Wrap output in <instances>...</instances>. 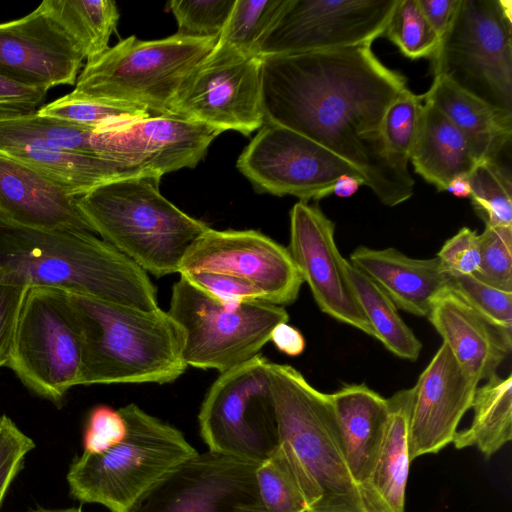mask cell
Returning a JSON list of instances; mask_svg holds the SVG:
<instances>
[{"label": "cell", "instance_id": "4316f807", "mask_svg": "<svg viewBox=\"0 0 512 512\" xmlns=\"http://www.w3.org/2000/svg\"><path fill=\"white\" fill-rule=\"evenodd\" d=\"M422 97L459 129L477 162L497 160L511 140L512 114L466 92L445 76H434Z\"/></svg>", "mask_w": 512, "mask_h": 512}, {"label": "cell", "instance_id": "7402d4cb", "mask_svg": "<svg viewBox=\"0 0 512 512\" xmlns=\"http://www.w3.org/2000/svg\"><path fill=\"white\" fill-rule=\"evenodd\" d=\"M0 154L36 170L75 197L116 180L154 179L137 168L62 149L16 129L7 119L0 120Z\"/></svg>", "mask_w": 512, "mask_h": 512}, {"label": "cell", "instance_id": "3957f363", "mask_svg": "<svg viewBox=\"0 0 512 512\" xmlns=\"http://www.w3.org/2000/svg\"><path fill=\"white\" fill-rule=\"evenodd\" d=\"M67 295L82 339L80 385L165 384L185 372L183 331L168 311Z\"/></svg>", "mask_w": 512, "mask_h": 512}, {"label": "cell", "instance_id": "ffe728a7", "mask_svg": "<svg viewBox=\"0 0 512 512\" xmlns=\"http://www.w3.org/2000/svg\"><path fill=\"white\" fill-rule=\"evenodd\" d=\"M478 384L442 342L412 387L408 432L411 461L452 443L460 420L471 409Z\"/></svg>", "mask_w": 512, "mask_h": 512}, {"label": "cell", "instance_id": "484cf974", "mask_svg": "<svg viewBox=\"0 0 512 512\" xmlns=\"http://www.w3.org/2000/svg\"><path fill=\"white\" fill-rule=\"evenodd\" d=\"M413 388L387 398L388 417L382 445L368 480L359 487L367 512H405L409 475V419Z\"/></svg>", "mask_w": 512, "mask_h": 512}, {"label": "cell", "instance_id": "c3c4849f", "mask_svg": "<svg viewBox=\"0 0 512 512\" xmlns=\"http://www.w3.org/2000/svg\"><path fill=\"white\" fill-rule=\"evenodd\" d=\"M270 341L279 351L292 357L302 354L306 346L302 333L287 322L281 323L273 329Z\"/></svg>", "mask_w": 512, "mask_h": 512}, {"label": "cell", "instance_id": "f1b7e54d", "mask_svg": "<svg viewBox=\"0 0 512 512\" xmlns=\"http://www.w3.org/2000/svg\"><path fill=\"white\" fill-rule=\"evenodd\" d=\"M471 408V425L457 431L452 443L457 449L475 446L488 459L512 439L511 374H495L477 387Z\"/></svg>", "mask_w": 512, "mask_h": 512}, {"label": "cell", "instance_id": "d4e9b609", "mask_svg": "<svg viewBox=\"0 0 512 512\" xmlns=\"http://www.w3.org/2000/svg\"><path fill=\"white\" fill-rule=\"evenodd\" d=\"M351 476L360 487L375 466L387 422V398L367 385L346 384L330 394Z\"/></svg>", "mask_w": 512, "mask_h": 512}, {"label": "cell", "instance_id": "ac0fdd59", "mask_svg": "<svg viewBox=\"0 0 512 512\" xmlns=\"http://www.w3.org/2000/svg\"><path fill=\"white\" fill-rule=\"evenodd\" d=\"M334 223L317 207L297 202L290 211L287 247L322 312L375 338L346 275Z\"/></svg>", "mask_w": 512, "mask_h": 512}, {"label": "cell", "instance_id": "1f68e13d", "mask_svg": "<svg viewBox=\"0 0 512 512\" xmlns=\"http://www.w3.org/2000/svg\"><path fill=\"white\" fill-rule=\"evenodd\" d=\"M288 0H235L218 42L246 55H259L260 47Z\"/></svg>", "mask_w": 512, "mask_h": 512}, {"label": "cell", "instance_id": "2e32d148", "mask_svg": "<svg viewBox=\"0 0 512 512\" xmlns=\"http://www.w3.org/2000/svg\"><path fill=\"white\" fill-rule=\"evenodd\" d=\"M221 134L199 122L150 115L117 120L93 130L95 156L140 169L160 181L169 172L193 168Z\"/></svg>", "mask_w": 512, "mask_h": 512}, {"label": "cell", "instance_id": "8d00e7d4", "mask_svg": "<svg viewBox=\"0 0 512 512\" xmlns=\"http://www.w3.org/2000/svg\"><path fill=\"white\" fill-rule=\"evenodd\" d=\"M38 114L96 129L122 119L142 118L150 114L137 106L113 102L72 98L68 94L37 110Z\"/></svg>", "mask_w": 512, "mask_h": 512}, {"label": "cell", "instance_id": "d6a6232c", "mask_svg": "<svg viewBox=\"0 0 512 512\" xmlns=\"http://www.w3.org/2000/svg\"><path fill=\"white\" fill-rule=\"evenodd\" d=\"M470 199L485 226L512 227V182L497 160L478 162L468 175Z\"/></svg>", "mask_w": 512, "mask_h": 512}, {"label": "cell", "instance_id": "f6af8a7d", "mask_svg": "<svg viewBox=\"0 0 512 512\" xmlns=\"http://www.w3.org/2000/svg\"><path fill=\"white\" fill-rule=\"evenodd\" d=\"M28 287L0 284V367L9 360L18 317Z\"/></svg>", "mask_w": 512, "mask_h": 512}, {"label": "cell", "instance_id": "e575fe53", "mask_svg": "<svg viewBox=\"0 0 512 512\" xmlns=\"http://www.w3.org/2000/svg\"><path fill=\"white\" fill-rule=\"evenodd\" d=\"M422 95L407 87L388 107L382 121V139L389 162L398 171L409 174L408 162L419 127Z\"/></svg>", "mask_w": 512, "mask_h": 512}, {"label": "cell", "instance_id": "b9f144b4", "mask_svg": "<svg viewBox=\"0 0 512 512\" xmlns=\"http://www.w3.org/2000/svg\"><path fill=\"white\" fill-rule=\"evenodd\" d=\"M35 447L33 440L6 415L0 416V507L25 456Z\"/></svg>", "mask_w": 512, "mask_h": 512}, {"label": "cell", "instance_id": "44dd1931", "mask_svg": "<svg viewBox=\"0 0 512 512\" xmlns=\"http://www.w3.org/2000/svg\"><path fill=\"white\" fill-rule=\"evenodd\" d=\"M77 197L36 170L0 154V218L26 228L96 234Z\"/></svg>", "mask_w": 512, "mask_h": 512}, {"label": "cell", "instance_id": "9c48e42d", "mask_svg": "<svg viewBox=\"0 0 512 512\" xmlns=\"http://www.w3.org/2000/svg\"><path fill=\"white\" fill-rule=\"evenodd\" d=\"M431 60L434 76L512 114V2L462 0Z\"/></svg>", "mask_w": 512, "mask_h": 512}, {"label": "cell", "instance_id": "8fae6325", "mask_svg": "<svg viewBox=\"0 0 512 512\" xmlns=\"http://www.w3.org/2000/svg\"><path fill=\"white\" fill-rule=\"evenodd\" d=\"M269 363L258 354L220 373L210 386L198 414L200 434L209 451L260 464L277 449Z\"/></svg>", "mask_w": 512, "mask_h": 512}, {"label": "cell", "instance_id": "d590c367", "mask_svg": "<svg viewBox=\"0 0 512 512\" xmlns=\"http://www.w3.org/2000/svg\"><path fill=\"white\" fill-rule=\"evenodd\" d=\"M383 35L412 60L431 58L440 43L417 0L397 1Z\"/></svg>", "mask_w": 512, "mask_h": 512}, {"label": "cell", "instance_id": "83f0119b", "mask_svg": "<svg viewBox=\"0 0 512 512\" xmlns=\"http://www.w3.org/2000/svg\"><path fill=\"white\" fill-rule=\"evenodd\" d=\"M409 161L438 191H445L456 176H468L478 163L459 129L428 101L423 103Z\"/></svg>", "mask_w": 512, "mask_h": 512}, {"label": "cell", "instance_id": "e0dca14e", "mask_svg": "<svg viewBox=\"0 0 512 512\" xmlns=\"http://www.w3.org/2000/svg\"><path fill=\"white\" fill-rule=\"evenodd\" d=\"M208 271L253 283L266 302L285 306L298 298L301 274L288 250L256 230L209 228L186 251L178 273Z\"/></svg>", "mask_w": 512, "mask_h": 512}, {"label": "cell", "instance_id": "60d3db41", "mask_svg": "<svg viewBox=\"0 0 512 512\" xmlns=\"http://www.w3.org/2000/svg\"><path fill=\"white\" fill-rule=\"evenodd\" d=\"M180 276L226 304L265 301L262 292L253 283L230 274L195 271Z\"/></svg>", "mask_w": 512, "mask_h": 512}, {"label": "cell", "instance_id": "ba28073f", "mask_svg": "<svg viewBox=\"0 0 512 512\" xmlns=\"http://www.w3.org/2000/svg\"><path fill=\"white\" fill-rule=\"evenodd\" d=\"M168 313L183 331L186 365L220 373L258 355L273 329L289 320L283 306L226 304L182 276L172 287Z\"/></svg>", "mask_w": 512, "mask_h": 512}, {"label": "cell", "instance_id": "5bb4252c", "mask_svg": "<svg viewBox=\"0 0 512 512\" xmlns=\"http://www.w3.org/2000/svg\"><path fill=\"white\" fill-rule=\"evenodd\" d=\"M398 0H288L259 55H290L372 44Z\"/></svg>", "mask_w": 512, "mask_h": 512}, {"label": "cell", "instance_id": "7a4b0ae2", "mask_svg": "<svg viewBox=\"0 0 512 512\" xmlns=\"http://www.w3.org/2000/svg\"><path fill=\"white\" fill-rule=\"evenodd\" d=\"M0 284L49 287L138 309L158 308L148 274L98 235L0 218Z\"/></svg>", "mask_w": 512, "mask_h": 512}, {"label": "cell", "instance_id": "277c9868", "mask_svg": "<svg viewBox=\"0 0 512 512\" xmlns=\"http://www.w3.org/2000/svg\"><path fill=\"white\" fill-rule=\"evenodd\" d=\"M268 375L279 445L309 512H367L347 465L330 394L290 365L270 362Z\"/></svg>", "mask_w": 512, "mask_h": 512}, {"label": "cell", "instance_id": "f35d334b", "mask_svg": "<svg viewBox=\"0 0 512 512\" xmlns=\"http://www.w3.org/2000/svg\"><path fill=\"white\" fill-rule=\"evenodd\" d=\"M234 2L235 0H172L168 2V8L177 21V35L218 39Z\"/></svg>", "mask_w": 512, "mask_h": 512}, {"label": "cell", "instance_id": "52a82bcc", "mask_svg": "<svg viewBox=\"0 0 512 512\" xmlns=\"http://www.w3.org/2000/svg\"><path fill=\"white\" fill-rule=\"evenodd\" d=\"M217 38L172 35L157 40L129 36L86 62L72 98L127 103L150 115L170 116L183 85Z\"/></svg>", "mask_w": 512, "mask_h": 512}, {"label": "cell", "instance_id": "ee69618b", "mask_svg": "<svg viewBox=\"0 0 512 512\" xmlns=\"http://www.w3.org/2000/svg\"><path fill=\"white\" fill-rule=\"evenodd\" d=\"M126 422L119 410L105 405L95 407L84 432V453L103 452L119 443L126 435Z\"/></svg>", "mask_w": 512, "mask_h": 512}, {"label": "cell", "instance_id": "9a60e30c", "mask_svg": "<svg viewBox=\"0 0 512 512\" xmlns=\"http://www.w3.org/2000/svg\"><path fill=\"white\" fill-rule=\"evenodd\" d=\"M258 465L209 450L197 453L164 475L127 512H239L259 505Z\"/></svg>", "mask_w": 512, "mask_h": 512}, {"label": "cell", "instance_id": "836d02e7", "mask_svg": "<svg viewBox=\"0 0 512 512\" xmlns=\"http://www.w3.org/2000/svg\"><path fill=\"white\" fill-rule=\"evenodd\" d=\"M260 495L255 512H309L293 468L280 445L256 469Z\"/></svg>", "mask_w": 512, "mask_h": 512}, {"label": "cell", "instance_id": "74e56055", "mask_svg": "<svg viewBox=\"0 0 512 512\" xmlns=\"http://www.w3.org/2000/svg\"><path fill=\"white\" fill-rule=\"evenodd\" d=\"M448 288L497 329L512 334V290L487 283L476 275H449Z\"/></svg>", "mask_w": 512, "mask_h": 512}, {"label": "cell", "instance_id": "603a6c76", "mask_svg": "<svg viewBox=\"0 0 512 512\" xmlns=\"http://www.w3.org/2000/svg\"><path fill=\"white\" fill-rule=\"evenodd\" d=\"M463 370L480 382L496 374L512 348V334L480 316L450 288L434 300L427 317Z\"/></svg>", "mask_w": 512, "mask_h": 512}, {"label": "cell", "instance_id": "f907efd6", "mask_svg": "<svg viewBox=\"0 0 512 512\" xmlns=\"http://www.w3.org/2000/svg\"><path fill=\"white\" fill-rule=\"evenodd\" d=\"M458 198H467L470 196L471 188L468 176L459 175L449 181L446 190Z\"/></svg>", "mask_w": 512, "mask_h": 512}, {"label": "cell", "instance_id": "7bdbcfd3", "mask_svg": "<svg viewBox=\"0 0 512 512\" xmlns=\"http://www.w3.org/2000/svg\"><path fill=\"white\" fill-rule=\"evenodd\" d=\"M436 257L449 275L476 274L480 265L479 234L462 227L443 244Z\"/></svg>", "mask_w": 512, "mask_h": 512}, {"label": "cell", "instance_id": "6da1fadb", "mask_svg": "<svg viewBox=\"0 0 512 512\" xmlns=\"http://www.w3.org/2000/svg\"><path fill=\"white\" fill-rule=\"evenodd\" d=\"M406 88L371 44L262 57L265 122L293 130L355 166L386 206L411 198L414 179L389 162L382 121Z\"/></svg>", "mask_w": 512, "mask_h": 512}, {"label": "cell", "instance_id": "d6986e66", "mask_svg": "<svg viewBox=\"0 0 512 512\" xmlns=\"http://www.w3.org/2000/svg\"><path fill=\"white\" fill-rule=\"evenodd\" d=\"M85 60L67 33L40 7L0 23V76L47 91L75 85Z\"/></svg>", "mask_w": 512, "mask_h": 512}, {"label": "cell", "instance_id": "7dc6e473", "mask_svg": "<svg viewBox=\"0 0 512 512\" xmlns=\"http://www.w3.org/2000/svg\"><path fill=\"white\" fill-rule=\"evenodd\" d=\"M462 0H417L426 20L441 40L452 27Z\"/></svg>", "mask_w": 512, "mask_h": 512}, {"label": "cell", "instance_id": "681fc988", "mask_svg": "<svg viewBox=\"0 0 512 512\" xmlns=\"http://www.w3.org/2000/svg\"><path fill=\"white\" fill-rule=\"evenodd\" d=\"M364 181L352 175L340 176L333 185L332 194L340 198H349L353 196Z\"/></svg>", "mask_w": 512, "mask_h": 512}, {"label": "cell", "instance_id": "4dcf8cb0", "mask_svg": "<svg viewBox=\"0 0 512 512\" xmlns=\"http://www.w3.org/2000/svg\"><path fill=\"white\" fill-rule=\"evenodd\" d=\"M344 267L357 301L374 330L375 338L395 356L416 361L422 343L403 321L395 304L367 275L346 259Z\"/></svg>", "mask_w": 512, "mask_h": 512}, {"label": "cell", "instance_id": "816d5d0a", "mask_svg": "<svg viewBox=\"0 0 512 512\" xmlns=\"http://www.w3.org/2000/svg\"><path fill=\"white\" fill-rule=\"evenodd\" d=\"M31 512H83L81 508H67V509H44L37 508Z\"/></svg>", "mask_w": 512, "mask_h": 512}, {"label": "cell", "instance_id": "7c38bea8", "mask_svg": "<svg viewBox=\"0 0 512 512\" xmlns=\"http://www.w3.org/2000/svg\"><path fill=\"white\" fill-rule=\"evenodd\" d=\"M170 116L216 129L250 135L265 123L262 57L246 55L221 42L192 73Z\"/></svg>", "mask_w": 512, "mask_h": 512}, {"label": "cell", "instance_id": "8992f818", "mask_svg": "<svg viewBox=\"0 0 512 512\" xmlns=\"http://www.w3.org/2000/svg\"><path fill=\"white\" fill-rule=\"evenodd\" d=\"M118 410L126 422L124 438L103 452H83L71 464L67 482L80 502L127 512L164 475L198 452L180 430L136 404Z\"/></svg>", "mask_w": 512, "mask_h": 512}, {"label": "cell", "instance_id": "5b68a950", "mask_svg": "<svg viewBox=\"0 0 512 512\" xmlns=\"http://www.w3.org/2000/svg\"><path fill=\"white\" fill-rule=\"evenodd\" d=\"M159 181L127 178L77 197L96 235L154 276L178 273L190 245L210 226L186 214L158 189Z\"/></svg>", "mask_w": 512, "mask_h": 512}, {"label": "cell", "instance_id": "f546056e", "mask_svg": "<svg viewBox=\"0 0 512 512\" xmlns=\"http://www.w3.org/2000/svg\"><path fill=\"white\" fill-rule=\"evenodd\" d=\"M75 42L86 62L109 49L119 19L112 0H45L39 5Z\"/></svg>", "mask_w": 512, "mask_h": 512}, {"label": "cell", "instance_id": "4fadbf2b", "mask_svg": "<svg viewBox=\"0 0 512 512\" xmlns=\"http://www.w3.org/2000/svg\"><path fill=\"white\" fill-rule=\"evenodd\" d=\"M237 169L256 190L291 195L308 202L332 194L342 175L364 181L352 164L313 140L288 128L265 122L242 151Z\"/></svg>", "mask_w": 512, "mask_h": 512}, {"label": "cell", "instance_id": "cb8c5ba5", "mask_svg": "<svg viewBox=\"0 0 512 512\" xmlns=\"http://www.w3.org/2000/svg\"><path fill=\"white\" fill-rule=\"evenodd\" d=\"M407 313L428 317L437 296L448 287L449 274L437 257H409L395 248L358 246L348 260Z\"/></svg>", "mask_w": 512, "mask_h": 512}, {"label": "cell", "instance_id": "30bf717a", "mask_svg": "<svg viewBox=\"0 0 512 512\" xmlns=\"http://www.w3.org/2000/svg\"><path fill=\"white\" fill-rule=\"evenodd\" d=\"M6 366L29 390L58 407L80 385L82 339L65 291L28 289Z\"/></svg>", "mask_w": 512, "mask_h": 512}, {"label": "cell", "instance_id": "ab89813d", "mask_svg": "<svg viewBox=\"0 0 512 512\" xmlns=\"http://www.w3.org/2000/svg\"><path fill=\"white\" fill-rule=\"evenodd\" d=\"M480 265L476 275L499 288L512 290V227L485 226L479 234Z\"/></svg>", "mask_w": 512, "mask_h": 512}, {"label": "cell", "instance_id": "bcb514c9", "mask_svg": "<svg viewBox=\"0 0 512 512\" xmlns=\"http://www.w3.org/2000/svg\"><path fill=\"white\" fill-rule=\"evenodd\" d=\"M47 91L31 88L0 76V120L36 112Z\"/></svg>", "mask_w": 512, "mask_h": 512}]
</instances>
